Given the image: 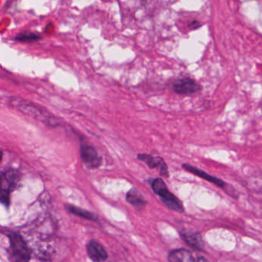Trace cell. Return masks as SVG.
I'll return each instance as SVG.
<instances>
[{
  "mask_svg": "<svg viewBox=\"0 0 262 262\" xmlns=\"http://www.w3.org/2000/svg\"><path fill=\"white\" fill-rule=\"evenodd\" d=\"M10 102L12 105L16 107L20 112H23L32 118H35L49 127H55L60 124L58 119L50 115L49 112L32 103L26 101V100L18 98H12L10 99Z\"/></svg>",
  "mask_w": 262,
  "mask_h": 262,
  "instance_id": "1",
  "label": "cell"
},
{
  "mask_svg": "<svg viewBox=\"0 0 262 262\" xmlns=\"http://www.w3.org/2000/svg\"><path fill=\"white\" fill-rule=\"evenodd\" d=\"M151 187L153 192L159 196L160 200L169 209L180 213L184 212L185 209L183 202L169 191L167 185L163 179L156 178L152 180L151 182Z\"/></svg>",
  "mask_w": 262,
  "mask_h": 262,
  "instance_id": "2",
  "label": "cell"
},
{
  "mask_svg": "<svg viewBox=\"0 0 262 262\" xmlns=\"http://www.w3.org/2000/svg\"><path fill=\"white\" fill-rule=\"evenodd\" d=\"M6 235L9 242L8 249L9 262H29L30 251L23 237L14 232H7Z\"/></svg>",
  "mask_w": 262,
  "mask_h": 262,
  "instance_id": "3",
  "label": "cell"
},
{
  "mask_svg": "<svg viewBox=\"0 0 262 262\" xmlns=\"http://www.w3.org/2000/svg\"><path fill=\"white\" fill-rule=\"evenodd\" d=\"M183 168L185 170L192 173V175L199 177V178L203 179V180H206V181L209 182V183H212V184L216 186L217 187L226 191L227 193H229L231 192L232 194V192L231 191L232 187L226 182L221 180V179L210 175V174L206 172V171L198 169L196 166H192V165L188 164V163H183ZM229 195H230V193H229Z\"/></svg>",
  "mask_w": 262,
  "mask_h": 262,
  "instance_id": "4",
  "label": "cell"
},
{
  "mask_svg": "<svg viewBox=\"0 0 262 262\" xmlns=\"http://www.w3.org/2000/svg\"><path fill=\"white\" fill-rule=\"evenodd\" d=\"M201 89L203 87L201 84L191 78H179L175 80L172 84V89L177 95H185V96H189V95L198 93Z\"/></svg>",
  "mask_w": 262,
  "mask_h": 262,
  "instance_id": "5",
  "label": "cell"
},
{
  "mask_svg": "<svg viewBox=\"0 0 262 262\" xmlns=\"http://www.w3.org/2000/svg\"><path fill=\"white\" fill-rule=\"evenodd\" d=\"M80 156L83 161L89 167L95 169L103 164V158L98 155L96 149L90 145L82 143L80 146Z\"/></svg>",
  "mask_w": 262,
  "mask_h": 262,
  "instance_id": "6",
  "label": "cell"
},
{
  "mask_svg": "<svg viewBox=\"0 0 262 262\" xmlns=\"http://www.w3.org/2000/svg\"><path fill=\"white\" fill-rule=\"evenodd\" d=\"M21 180V174L18 170L9 169L1 174V189L10 192L16 189Z\"/></svg>",
  "mask_w": 262,
  "mask_h": 262,
  "instance_id": "7",
  "label": "cell"
},
{
  "mask_svg": "<svg viewBox=\"0 0 262 262\" xmlns=\"http://www.w3.org/2000/svg\"><path fill=\"white\" fill-rule=\"evenodd\" d=\"M138 159L144 162L148 165L150 169L158 168L160 174L166 178L169 177V171L168 165L165 162L164 159L161 157H152L149 154H140L138 155Z\"/></svg>",
  "mask_w": 262,
  "mask_h": 262,
  "instance_id": "8",
  "label": "cell"
},
{
  "mask_svg": "<svg viewBox=\"0 0 262 262\" xmlns=\"http://www.w3.org/2000/svg\"><path fill=\"white\" fill-rule=\"evenodd\" d=\"M88 256L94 262H103L108 258V253L105 248L95 240H91L86 246Z\"/></svg>",
  "mask_w": 262,
  "mask_h": 262,
  "instance_id": "9",
  "label": "cell"
},
{
  "mask_svg": "<svg viewBox=\"0 0 262 262\" xmlns=\"http://www.w3.org/2000/svg\"><path fill=\"white\" fill-rule=\"evenodd\" d=\"M181 236L183 239L195 250L201 251L204 249V241L201 234L198 232L183 231L181 232Z\"/></svg>",
  "mask_w": 262,
  "mask_h": 262,
  "instance_id": "10",
  "label": "cell"
},
{
  "mask_svg": "<svg viewBox=\"0 0 262 262\" xmlns=\"http://www.w3.org/2000/svg\"><path fill=\"white\" fill-rule=\"evenodd\" d=\"M126 201L130 203L134 207L138 209H143V208L146 207V204H147V202L145 200L141 192L135 188H132L127 192V194H126Z\"/></svg>",
  "mask_w": 262,
  "mask_h": 262,
  "instance_id": "11",
  "label": "cell"
},
{
  "mask_svg": "<svg viewBox=\"0 0 262 262\" xmlns=\"http://www.w3.org/2000/svg\"><path fill=\"white\" fill-rule=\"evenodd\" d=\"M169 262H195L192 253L184 249H175L169 254Z\"/></svg>",
  "mask_w": 262,
  "mask_h": 262,
  "instance_id": "12",
  "label": "cell"
},
{
  "mask_svg": "<svg viewBox=\"0 0 262 262\" xmlns=\"http://www.w3.org/2000/svg\"><path fill=\"white\" fill-rule=\"evenodd\" d=\"M66 209L68 212L76 216L81 217L85 220H90V221L96 222L98 220V216L92 212L86 209H82V208L77 207L75 206H71V205H66Z\"/></svg>",
  "mask_w": 262,
  "mask_h": 262,
  "instance_id": "13",
  "label": "cell"
},
{
  "mask_svg": "<svg viewBox=\"0 0 262 262\" xmlns=\"http://www.w3.org/2000/svg\"><path fill=\"white\" fill-rule=\"evenodd\" d=\"M14 39L20 42H34L42 39V36L35 32H21Z\"/></svg>",
  "mask_w": 262,
  "mask_h": 262,
  "instance_id": "14",
  "label": "cell"
},
{
  "mask_svg": "<svg viewBox=\"0 0 262 262\" xmlns=\"http://www.w3.org/2000/svg\"><path fill=\"white\" fill-rule=\"evenodd\" d=\"M0 200L2 204L4 205L6 207H9L10 205V192L6 190H0Z\"/></svg>",
  "mask_w": 262,
  "mask_h": 262,
  "instance_id": "15",
  "label": "cell"
},
{
  "mask_svg": "<svg viewBox=\"0 0 262 262\" xmlns=\"http://www.w3.org/2000/svg\"><path fill=\"white\" fill-rule=\"evenodd\" d=\"M201 23H199L198 21H192V23H190V25H189V27L191 28V29H198V28L200 27V26H201Z\"/></svg>",
  "mask_w": 262,
  "mask_h": 262,
  "instance_id": "16",
  "label": "cell"
},
{
  "mask_svg": "<svg viewBox=\"0 0 262 262\" xmlns=\"http://www.w3.org/2000/svg\"><path fill=\"white\" fill-rule=\"evenodd\" d=\"M198 262H209L207 261V260L206 259V258H198Z\"/></svg>",
  "mask_w": 262,
  "mask_h": 262,
  "instance_id": "17",
  "label": "cell"
},
{
  "mask_svg": "<svg viewBox=\"0 0 262 262\" xmlns=\"http://www.w3.org/2000/svg\"><path fill=\"white\" fill-rule=\"evenodd\" d=\"M141 1H145V0H141Z\"/></svg>",
  "mask_w": 262,
  "mask_h": 262,
  "instance_id": "18",
  "label": "cell"
}]
</instances>
